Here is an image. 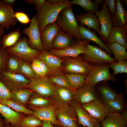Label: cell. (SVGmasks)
Returning a JSON list of instances; mask_svg holds the SVG:
<instances>
[{"mask_svg":"<svg viewBox=\"0 0 127 127\" xmlns=\"http://www.w3.org/2000/svg\"><path fill=\"white\" fill-rule=\"evenodd\" d=\"M28 40L26 37L21 38L14 45L5 50L8 54L16 56L31 64L40 51L31 48L28 43Z\"/></svg>","mask_w":127,"mask_h":127,"instance_id":"2","label":"cell"},{"mask_svg":"<svg viewBox=\"0 0 127 127\" xmlns=\"http://www.w3.org/2000/svg\"><path fill=\"white\" fill-rule=\"evenodd\" d=\"M31 66L34 73L40 78L45 77L40 67L37 64L32 62Z\"/></svg>","mask_w":127,"mask_h":127,"instance_id":"48","label":"cell"},{"mask_svg":"<svg viewBox=\"0 0 127 127\" xmlns=\"http://www.w3.org/2000/svg\"><path fill=\"white\" fill-rule=\"evenodd\" d=\"M72 6L62 9L58 15L56 21L60 29L74 36L78 29V25L73 11Z\"/></svg>","mask_w":127,"mask_h":127,"instance_id":"3","label":"cell"},{"mask_svg":"<svg viewBox=\"0 0 127 127\" xmlns=\"http://www.w3.org/2000/svg\"><path fill=\"white\" fill-rule=\"evenodd\" d=\"M8 54L3 49L0 44V72L4 71L6 60Z\"/></svg>","mask_w":127,"mask_h":127,"instance_id":"45","label":"cell"},{"mask_svg":"<svg viewBox=\"0 0 127 127\" xmlns=\"http://www.w3.org/2000/svg\"><path fill=\"white\" fill-rule=\"evenodd\" d=\"M70 86L75 91L85 84V79L87 75L81 74L64 73Z\"/></svg>","mask_w":127,"mask_h":127,"instance_id":"32","label":"cell"},{"mask_svg":"<svg viewBox=\"0 0 127 127\" xmlns=\"http://www.w3.org/2000/svg\"><path fill=\"white\" fill-rule=\"evenodd\" d=\"M11 92L0 80V100L5 99H10Z\"/></svg>","mask_w":127,"mask_h":127,"instance_id":"42","label":"cell"},{"mask_svg":"<svg viewBox=\"0 0 127 127\" xmlns=\"http://www.w3.org/2000/svg\"><path fill=\"white\" fill-rule=\"evenodd\" d=\"M104 43L111 51L114 55V58L117 61H127V50L124 46L116 43L110 44Z\"/></svg>","mask_w":127,"mask_h":127,"instance_id":"34","label":"cell"},{"mask_svg":"<svg viewBox=\"0 0 127 127\" xmlns=\"http://www.w3.org/2000/svg\"><path fill=\"white\" fill-rule=\"evenodd\" d=\"M0 114L4 118L6 124H10L14 127H20L21 115L7 106L0 103Z\"/></svg>","mask_w":127,"mask_h":127,"instance_id":"25","label":"cell"},{"mask_svg":"<svg viewBox=\"0 0 127 127\" xmlns=\"http://www.w3.org/2000/svg\"><path fill=\"white\" fill-rule=\"evenodd\" d=\"M116 10L115 15L111 16L113 27H123L127 30V12L120 0H115Z\"/></svg>","mask_w":127,"mask_h":127,"instance_id":"26","label":"cell"},{"mask_svg":"<svg viewBox=\"0 0 127 127\" xmlns=\"http://www.w3.org/2000/svg\"><path fill=\"white\" fill-rule=\"evenodd\" d=\"M80 105L99 123L109 114L106 106L100 99Z\"/></svg>","mask_w":127,"mask_h":127,"instance_id":"16","label":"cell"},{"mask_svg":"<svg viewBox=\"0 0 127 127\" xmlns=\"http://www.w3.org/2000/svg\"><path fill=\"white\" fill-rule=\"evenodd\" d=\"M102 10L95 13L101 25L100 29L98 32L100 38L107 43L111 31L113 27L111 15L107 6L104 2Z\"/></svg>","mask_w":127,"mask_h":127,"instance_id":"11","label":"cell"},{"mask_svg":"<svg viewBox=\"0 0 127 127\" xmlns=\"http://www.w3.org/2000/svg\"><path fill=\"white\" fill-rule=\"evenodd\" d=\"M108 64L93 66L85 79V84L95 86L103 81L115 82L116 77L110 73Z\"/></svg>","mask_w":127,"mask_h":127,"instance_id":"4","label":"cell"},{"mask_svg":"<svg viewBox=\"0 0 127 127\" xmlns=\"http://www.w3.org/2000/svg\"><path fill=\"white\" fill-rule=\"evenodd\" d=\"M18 74L23 75L30 81L40 78L34 72L31 66V64L22 60Z\"/></svg>","mask_w":127,"mask_h":127,"instance_id":"37","label":"cell"},{"mask_svg":"<svg viewBox=\"0 0 127 127\" xmlns=\"http://www.w3.org/2000/svg\"><path fill=\"white\" fill-rule=\"evenodd\" d=\"M42 120L33 115L23 117L20 122V127H38L42 126Z\"/></svg>","mask_w":127,"mask_h":127,"instance_id":"39","label":"cell"},{"mask_svg":"<svg viewBox=\"0 0 127 127\" xmlns=\"http://www.w3.org/2000/svg\"><path fill=\"white\" fill-rule=\"evenodd\" d=\"M70 104L76 111L78 116V123L82 127H101L100 123L83 108L74 99L71 101Z\"/></svg>","mask_w":127,"mask_h":127,"instance_id":"19","label":"cell"},{"mask_svg":"<svg viewBox=\"0 0 127 127\" xmlns=\"http://www.w3.org/2000/svg\"><path fill=\"white\" fill-rule=\"evenodd\" d=\"M0 80L11 92L26 89L30 80L23 75L4 71L0 72Z\"/></svg>","mask_w":127,"mask_h":127,"instance_id":"7","label":"cell"},{"mask_svg":"<svg viewBox=\"0 0 127 127\" xmlns=\"http://www.w3.org/2000/svg\"><path fill=\"white\" fill-rule=\"evenodd\" d=\"M99 123L101 127H127V121L118 113L109 114Z\"/></svg>","mask_w":127,"mask_h":127,"instance_id":"29","label":"cell"},{"mask_svg":"<svg viewBox=\"0 0 127 127\" xmlns=\"http://www.w3.org/2000/svg\"><path fill=\"white\" fill-rule=\"evenodd\" d=\"M20 35L19 30L17 29L4 35L1 42L3 49L5 50L6 48L14 45L19 39Z\"/></svg>","mask_w":127,"mask_h":127,"instance_id":"36","label":"cell"},{"mask_svg":"<svg viewBox=\"0 0 127 127\" xmlns=\"http://www.w3.org/2000/svg\"><path fill=\"white\" fill-rule=\"evenodd\" d=\"M120 1L123 5L124 4L126 6H127V0H121Z\"/></svg>","mask_w":127,"mask_h":127,"instance_id":"56","label":"cell"},{"mask_svg":"<svg viewBox=\"0 0 127 127\" xmlns=\"http://www.w3.org/2000/svg\"><path fill=\"white\" fill-rule=\"evenodd\" d=\"M12 126H10L8 125V124H6L5 126H4V127H14L12 125Z\"/></svg>","mask_w":127,"mask_h":127,"instance_id":"58","label":"cell"},{"mask_svg":"<svg viewBox=\"0 0 127 127\" xmlns=\"http://www.w3.org/2000/svg\"><path fill=\"white\" fill-rule=\"evenodd\" d=\"M32 62L37 64L39 66L45 76L48 77L50 76L49 69L46 64L44 62L36 58L33 60Z\"/></svg>","mask_w":127,"mask_h":127,"instance_id":"43","label":"cell"},{"mask_svg":"<svg viewBox=\"0 0 127 127\" xmlns=\"http://www.w3.org/2000/svg\"><path fill=\"white\" fill-rule=\"evenodd\" d=\"M34 111L33 115L42 120L49 121L54 125H58L55 112L58 108L56 105L52 104L49 106L43 108H38L29 107Z\"/></svg>","mask_w":127,"mask_h":127,"instance_id":"23","label":"cell"},{"mask_svg":"<svg viewBox=\"0 0 127 127\" xmlns=\"http://www.w3.org/2000/svg\"><path fill=\"white\" fill-rule=\"evenodd\" d=\"M109 114L118 113L121 114L127 110V104L122 92L118 94L112 101L105 105Z\"/></svg>","mask_w":127,"mask_h":127,"instance_id":"28","label":"cell"},{"mask_svg":"<svg viewBox=\"0 0 127 127\" xmlns=\"http://www.w3.org/2000/svg\"></svg>","mask_w":127,"mask_h":127,"instance_id":"62","label":"cell"},{"mask_svg":"<svg viewBox=\"0 0 127 127\" xmlns=\"http://www.w3.org/2000/svg\"><path fill=\"white\" fill-rule=\"evenodd\" d=\"M53 104L52 99L38 95L34 92L30 97L27 105L29 107L43 108Z\"/></svg>","mask_w":127,"mask_h":127,"instance_id":"31","label":"cell"},{"mask_svg":"<svg viewBox=\"0 0 127 127\" xmlns=\"http://www.w3.org/2000/svg\"><path fill=\"white\" fill-rule=\"evenodd\" d=\"M55 114L58 125L61 127H73L78 123L76 112L70 104L65 107L57 109Z\"/></svg>","mask_w":127,"mask_h":127,"instance_id":"13","label":"cell"},{"mask_svg":"<svg viewBox=\"0 0 127 127\" xmlns=\"http://www.w3.org/2000/svg\"><path fill=\"white\" fill-rule=\"evenodd\" d=\"M64 73H73L87 75L93 65L84 60L82 56L75 58L70 57L62 58Z\"/></svg>","mask_w":127,"mask_h":127,"instance_id":"6","label":"cell"},{"mask_svg":"<svg viewBox=\"0 0 127 127\" xmlns=\"http://www.w3.org/2000/svg\"><path fill=\"white\" fill-rule=\"evenodd\" d=\"M54 127H61L59 125H54Z\"/></svg>","mask_w":127,"mask_h":127,"instance_id":"59","label":"cell"},{"mask_svg":"<svg viewBox=\"0 0 127 127\" xmlns=\"http://www.w3.org/2000/svg\"><path fill=\"white\" fill-rule=\"evenodd\" d=\"M13 4L0 1V25L8 30L11 26L16 25L17 19L14 16Z\"/></svg>","mask_w":127,"mask_h":127,"instance_id":"18","label":"cell"},{"mask_svg":"<svg viewBox=\"0 0 127 127\" xmlns=\"http://www.w3.org/2000/svg\"><path fill=\"white\" fill-rule=\"evenodd\" d=\"M14 14L17 20L22 24H27L31 22V20L28 16L24 13L14 11Z\"/></svg>","mask_w":127,"mask_h":127,"instance_id":"44","label":"cell"},{"mask_svg":"<svg viewBox=\"0 0 127 127\" xmlns=\"http://www.w3.org/2000/svg\"><path fill=\"white\" fill-rule=\"evenodd\" d=\"M96 32L91 29L87 28L80 24L74 35L76 40H88L92 41L98 44L100 48L111 56L112 53L110 48L106 45L102 40L97 35Z\"/></svg>","mask_w":127,"mask_h":127,"instance_id":"15","label":"cell"},{"mask_svg":"<svg viewBox=\"0 0 127 127\" xmlns=\"http://www.w3.org/2000/svg\"><path fill=\"white\" fill-rule=\"evenodd\" d=\"M124 85H125V87L126 88V94L127 95V79H126L124 81Z\"/></svg>","mask_w":127,"mask_h":127,"instance_id":"57","label":"cell"},{"mask_svg":"<svg viewBox=\"0 0 127 127\" xmlns=\"http://www.w3.org/2000/svg\"><path fill=\"white\" fill-rule=\"evenodd\" d=\"M0 103L11 107L16 111L24 113L28 115H33L34 111L26 107L16 103L10 99H5L0 100Z\"/></svg>","mask_w":127,"mask_h":127,"instance_id":"38","label":"cell"},{"mask_svg":"<svg viewBox=\"0 0 127 127\" xmlns=\"http://www.w3.org/2000/svg\"><path fill=\"white\" fill-rule=\"evenodd\" d=\"M64 0H46V1L51 4H55L60 3Z\"/></svg>","mask_w":127,"mask_h":127,"instance_id":"50","label":"cell"},{"mask_svg":"<svg viewBox=\"0 0 127 127\" xmlns=\"http://www.w3.org/2000/svg\"><path fill=\"white\" fill-rule=\"evenodd\" d=\"M48 77L50 82L56 85L64 87L74 90L70 86L67 79L64 74L62 75L50 76Z\"/></svg>","mask_w":127,"mask_h":127,"instance_id":"40","label":"cell"},{"mask_svg":"<svg viewBox=\"0 0 127 127\" xmlns=\"http://www.w3.org/2000/svg\"><path fill=\"white\" fill-rule=\"evenodd\" d=\"M95 87L99 95L100 99L105 105L113 101L118 93L107 81H103L96 84Z\"/></svg>","mask_w":127,"mask_h":127,"instance_id":"20","label":"cell"},{"mask_svg":"<svg viewBox=\"0 0 127 127\" xmlns=\"http://www.w3.org/2000/svg\"><path fill=\"white\" fill-rule=\"evenodd\" d=\"M73 127H79V126H78V125L77 124L76 126H75Z\"/></svg>","mask_w":127,"mask_h":127,"instance_id":"60","label":"cell"},{"mask_svg":"<svg viewBox=\"0 0 127 127\" xmlns=\"http://www.w3.org/2000/svg\"><path fill=\"white\" fill-rule=\"evenodd\" d=\"M110 68L114 71L113 74L127 72V61L122 60L109 64Z\"/></svg>","mask_w":127,"mask_h":127,"instance_id":"41","label":"cell"},{"mask_svg":"<svg viewBox=\"0 0 127 127\" xmlns=\"http://www.w3.org/2000/svg\"><path fill=\"white\" fill-rule=\"evenodd\" d=\"M21 60L20 58L16 56L8 54L4 71L12 74H18Z\"/></svg>","mask_w":127,"mask_h":127,"instance_id":"33","label":"cell"},{"mask_svg":"<svg viewBox=\"0 0 127 127\" xmlns=\"http://www.w3.org/2000/svg\"><path fill=\"white\" fill-rule=\"evenodd\" d=\"M4 122L3 120L0 118V127H4Z\"/></svg>","mask_w":127,"mask_h":127,"instance_id":"55","label":"cell"},{"mask_svg":"<svg viewBox=\"0 0 127 127\" xmlns=\"http://www.w3.org/2000/svg\"><path fill=\"white\" fill-rule=\"evenodd\" d=\"M123 117L127 121V110L121 114Z\"/></svg>","mask_w":127,"mask_h":127,"instance_id":"53","label":"cell"},{"mask_svg":"<svg viewBox=\"0 0 127 127\" xmlns=\"http://www.w3.org/2000/svg\"><path fill=\"white\" fill-rule=\"evenodd\" d=\"M105 2L107 4L111 16L114 15L116 10V5L115 0H105Z\"/></svg>","mask_w":127,"mask_h":127,"instance_id":"46","label":"cell"},{"mask_svg":"<svg viewBox=\"0 0 127 127\" xmlns=\"http://www.w3.org/2000/svg\"><path fill=\"white\" fill-rule=\"evenodd\" d=\"M24 1L28 4H33L37 12L40 10L45 2V0H26Z\"/></svg>","mask_w":127,"mask_h":127,"instance_id":"47","label":"cell"},{"mask_svg":"<svg viewBox=\"0 0 127 127\" xmlns=\"http://www.w3.org/2000/svg\"><path fill=\"white\" fill-rule=\"evenodd\" d=\"M116 43L124 46L127 50V30L123 27H113L107 43Z\"/></svg>","mask_w":127,"mask_h":127,"instance_id":"27","label":"cell"},{"mask_svg":"<svg viewBox=\"0 0 127 127\" xmlns=\"http://www.w3.org/2000/svg\"><path fill=\"white\" fill-rule=\"evenodd\" d=\"M73 99L80 105L100 99L95 86L86 84L75 91Z\"/></svg>","mask_w":127,"mask_h":127,"instance_id":"17","label":"cell"},{"mask_svg":"<svg viewBox=\"0 0 127 127\" xmlns=\"http://www.w3.org/2000/svg\"><path fill=\"white\" fill-rule=\"evenodd\" d=\"M83 59L92 65L116 62L114 58L97 46L89 44L87 45L85 53L82 54Z\"/></svg>","mask_w":127,"mask_h":127,"instance_id":"5","label":"cell"},{"mask_svg":"<svg viewBox=\"0 0 127 127\" xmlns=\"http://www.w3.org/2000/svg\"><path fill=\"white\" fill-rule=\"evenodd\" d=\"M72 5L76 4L82 7L87 13H95L98 10L100 5L91 0H72L70 1Z\"/></svg>","mask_w":127,"mask_h":127,"instance_id":"35","label":"cell"},{"mask_svg":"<svg viewBox=\"0 0 127 127\" xmlns=\"http://www.w3.org/2000/svg\"><path fill=\"white\" fill-rule=\"evenodd\" d=\"M36 58L46 64L49 70L50 76L64 75L62 63L64 60L63 58L55 56L45 50L40 51Z\"/></svg>","mask_w":127,"mask_h":127,"instance_id":"10","label":"cell"},{"mask_svg":"<svg viewBox=\"0 0 127 127\" xmlns=\"http://www.w3.org/2000/svg\"><path fill=\"white\" fill-rule=\"evenodd\" d=\"M76 40L74 36L60 29L53 39L52 44V49L60 50L66 49L71 46Z\"/></svg>","mask_w":127,"mask_h":127,"instance_id":"22","label":"cell"},{"mask_svg":"<svg viewBox=\"0 0 127 127\" xmlns=\"http://www.w3.org/2000/svg\"><path fill=\"white\" fill-rule=\"evenodd\" d=\"M23 33L28 37L27 42L32 48L40 51L44 50L40 36V32L36 15L33 16L31 20L30 26L24 28Z\"/></svg>","mask_w":127,"mask_h":127,"instance_id":"9","label":"cell"},{"mask_svg":"<svg viewBox=\"0 0 127 127\" xmlns=\"http://www.w3.org/2000/svg\"><path fill=\"white\" fill-rule=\"evenodd\" d=\"M60 29L56 21L47 25L40 32L41 41L45 50L49 52L52 49V41Z\"/></svg>","mask_w":127,"mask_h":127,"instance_id":"21","label":"cell"},{"mask_svg":"<svg viewBox=\"0 0 127 127\" xmlns=\"http://www.w3.org/2000/svg\"><path fill=\"white\" fill-rule=\"evenodd\" d=\"M10 100L20 105L25 106L30 96L34 92L32 90L27 89H21L11 92Z\"/></svg>","mask_w":127,"mask_h":127,"instance_id":"30","label":"cell"},{"mask_svg":"<svg viewBox=\"0 0 127 127\" xmlns=\"http://www.w3.org/2000/svg\"><path fill=\"white\" fill-rule=\"evenodd\" d=\"M94 14L91 13H82L75 15L77 21L84 26L93 29L96 32L100 30V25L99 19Z\"/></svg>","mask_w":127,"mask_h":127,"instance_id":"24","label":"cell"},{"mask_svg":"<svg viewBox=\"0 0 127 127\" xmlns=\"http://www.w3.org/2000/svg\"><path fill=\"white\" fill-rule=\"evenodd\" d=\"M94 1L95 2L99 4H102V5L104 3V1L103 0H94Z\"/></svg>","mask_w":127,"mask_h":127,"instance_id":"54","label":"cell"},{"mask_svg":"<svg viewBox=\"0 0 127 127\" xmlns=\"http://www.w3.org/2000/svg\"><path fill=\"white\" fill-rule=\"evenodd\" d=\"M91 41L86 40H76L71 46L67 48L60 50L52 49L49 52L53 55L62 58L65 57L77 58L80 55L85 53L87 45Z\"/></svg>","mask_w":127,"mask_h":127,"instance_id":"12","label":"cell"},{"mask_svg":"<svg viewBox=\"0 0 127 127\" xmlns=\"http://www.w3.org/2000/svg\"><path fill=\"white\" fill-rule=\"evenodd\" d=\"M4 28L0 25V44H1V37L4 31Z\"/></svg>","mask_w":127,"mask_h":127,"instance_id":"52","label":"cell"},{"mask_svg":"<svg viewBox=\"0 0 127 127\" xmlns=\"http://www.w3.org/2000/svg\"><path fill=\"white\" fill-rule=\"evenodd\" d=\"M55 85L45 76L30 81L26 89L33 90L40 96L51 98L54 95Z\"/></svg>","mask_w":127,"mask_h":127,"instance_id":"8","label":"cell"},{"mask_svg":"<svg viewBox=\"0 0 127 127\" xmlns=\"http://www.w3.org/2000/svg\"><path fill=\"white\" fill-rule=\"evenodd\" d=\"M42 127H54L53 124L51 122L47 121L42 120Z\"/></svg>","mask_w":127,"mask_h":127,"instance_id":"49","label":"cell"},{"mask_svg":"<svg viewBox=\"0 0 127 127\" xmlns=\"http://www.w3.org/2000/svg\"></svg>","mask_w":127,"mask_h":127,"instance_id":"61","label":"cell"},{"mask_svg":"<svg viewBox=\"0 0 127 127\" xmlns=\"http://www.w3.org/2000/svg\"><path fill=\"white\" fill-rule=\"evenodd\" d=\"M70 0H64L56 4H52L46 1L36 15L40 32H42L48 25L53 23L60 12L66 7L72 6Z\"/></svg>","mask_w":127,"mask_h":127,"instance_id":"1","label":"cell"},{"mask_svg":"<svg viewBox=\"0 0 127 127\" xmlns=\"http://www.w3.org/2000/svg\"><path fill=\"white\" fill-rule=\"evenodd\" d=\"M75 92L73 90L56 85L54 95L51 98L53 104L58 108L69 105L74 99Z\"/></svg>","mask_w":127,"mask_h":127,"instance_id":"14","label":"cell"},{"mask_svg":"<svg viewBox=\"0 0 127 127\" xmlns=\"http://www.w3.org/2000/svg\"><path fill=\"white\" fill-rule=\"evenodd\" d=\"M1 1L7 4H13L16 0H3Z\"/></svg>","mask_w":127,"mask_h":127,"instance_id":"51","label":"cell"}]
</instances>
